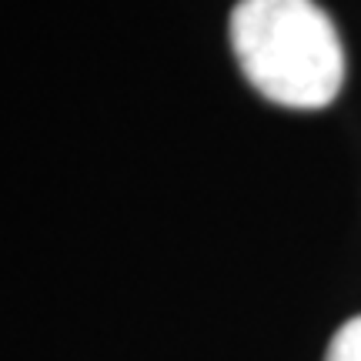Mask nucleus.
<instances>
[{"instance_id":"obj_2","label":"nucleus","mask_w":361,"mask_h":361,"mask_svg":"<svg viewBox=\"0 0 361 361\" xmlns=\"http://www.w3.org/2000/svg\"><path fill=\"white\" fill-rule=\"evenodd\" d=\"M324 361H361V314L351 318V322H345L335 331Z\"/></svg>"},{"instance_id":"obj_1","label":"nucleus","mask_w":361,"mask_h":361,"mask_svg":"<svg viewBox=\"0 0 361 361\" xmlns=\"http://www.w3.org/2000/svg\"><path fill=\"white\" fill-rule=\"evenodd\" d=\"M231 47L251 87L281 107L318 111L341 94L345 47L314 0H238Z\"/></svg>"}]
</instances>
